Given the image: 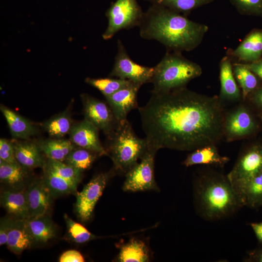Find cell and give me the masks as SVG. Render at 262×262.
Wrapping results in <instances>:
<instances>
[{"label": "cell", "mask_w": 262, "mask_h": 262, "mask_svg": "<svg viewBox=\"0 0 262 262\" xmlns=\"http://www.w3.org/2000/svg\"><path fill=\"white\" fill-rule=\"evenodd\" d=\"M228 55L238 63H250L262 57V30L250 32L234 49H229Z\"/></svg>", "instance_id": "cell-17"}, {"label": "cell", "mask_w": 262, "mask_h": 262, "mask_svg": "<svg viewBox=\"0 0 262 262\" xmlns=\"http://www.w3.org/2000/svg\"><path fill=\"white\" fill-rule=\"evenodd\" d=\"M68 233L71 239L77 244H83L93 240L96 236L84 227L71 219L67 214L64 215Z\"/></svg>", "instance_id": "cell-34"}, {"label": "cell", "mask_w": 262, "mask_h": 262, "mask_svg": "<svg viewBox=\"0 0 262 262\" xmlns=\"http://www.w3.org/2000/svg\"><path fill=\"white\" fill-rule=\"evenodd\" d=\"M98 131L92 123L84 118L73 125L69 133V140L76 147L94 151L100 156L108 155L100 141Z\"/></svg>", "instance_id": "cell-14"}, {"label": "cell", "mask_w": 262, "mask_h": 262, "mask_svg": "<svg viewBox=\"0 0 262 262\" xmlns=\"http://www.w3.org/2000/svg\"><path fill=\"white\" fill-rule=\"evenodd\" d=\"M234 77L242 90V96L245 99L258 86L257 76L244 63H232Z\"/></svg>", "instance_id": "cell-29"}, {"label": "cell", "mask_w": 262, "mask_h": 262, "mask_svg": "<svg viewBox=\"0 0 262 262\" xmlns=\"http://www.w3.org/2000/svg\"><path fill=\"white\" fill-rule=\"evenodd\" d=\"M98 156L100 155L94 151L76 147L64 162L82 172L91 166Z\"/></svg>", "instance_id": "cell-31"}, {"label": "cell", "mask_w": 262, "mask_h": 262, "mask_svg": "<svg viewBox=\"0 0 262 262\" xmlns=\"http://www.w3.org/2000/svg\"><path fill=\"white\" fill-rule=\"evenodd\" d=\"M14 219L4 217L0 220V246L6 244L8 235L10 230Z\"/></svg>", "instance_id": "cell-37"}, {"label": "cell", "mask_w": 262, "mask_h": 262, "mask_svg": "<svg viewBox=\"0 0 262 262\" xmlns=\"http://www.w3.org/2000/svg\"><path fill=\"white\" fill-rule=\"evenodd\" d=\"M151 94L147 103L138 108L150 149L193 151L216 144L224 135L225 115L219 97L186 87Z\"/></svg>", "instance_id": "cell-1"}, {"label": "cell", "mask_w": 262, "mask_h": 262, "mask_svg": "<svg viewBox=\"0 0 262 262\" xmlns=\"http://www.w3.org/2000/svg\"><path fill=\"white\" fill-rule=\"evenodd\" d=\"M202 73L201 67L184 57L181 52L166 51L154 66L152 92H166L186 87L190 81L199 77Z\"/></svg>", "instance_id": "cell-4"}, {"label": "cell", "mask_w": 262, "mask_h": 262, "mask_svg": "<svg viewBox=\"0 0 262 262\" xmlns=\"http://www.w3.org/2000/svg\"><path fill=\"white\" fill-rule=\"evenodd\" d=\"M187 16L192 11L213 2L214 0H143Z\"/></svg>", "instance_id": "cell-30"}, {"label": "cell", "mask_w": 262, "mask_h": 262, "mask_svg": "<svg viewBox=\"0 0 262 262\" xmlns=\"http://www.w3.org/2000/svg\"><path fill=\"white\" fill-rule=\"evenodd\" d=\"M26 219H14L6 245L13 252L20 254L34 243L28 230Z\"/></svg>", "instance_id": "cell-23"}, {"label": "cell", "mask_w": 262, "mask_h": 262, "mask_svg": "<svg viewBox=\"0 0 262 262\" xmlns=\"http://www.w3.org/2000/svg\"><path fill=\"white\" fill-rule=\"evenodd\" d=\"M17 162L28 170L43 167L46 160L37 142L30 141H12Z\"/></svg>", "instance_id": "cell-18"}, {"label": "cell", "mask_w": 262, "mask_h": 262, "mask_svg": "<svg viewBox=\"0 0 262 262\" xmlns=\"http://www.w3.org/2000/svg\"><path fill=\"white\" fill-rule=\"evenodd\" d=\"M198 211L209 220L228 216L244 206L227 175L208 173L201 176L195 186Z\"/></svg>", "instance_id": "cell-3"}, {"label": "cell", "mask_w": 262, "mask_h": 262, "mask_svg": "<svg viewBox=\"0 0 262 262\" xmlns=\"http://www.w3.org/2000/svg\"><path fill=\"white\" fill-rule=\"evenodd\" d=\"M143 39L155 40L167 51H190L198 47L209 27L165 7L151 4L138 27Z\"/></svg>", "instance_id": "cell-2"}, {"label": "cell", "mask_w": 262, "mask_h": 262, "mask_svg": "<svg viewBox=\"0 0 262 262\" xmlns=\"http://www.w3.org/2000/svg\"><path fill=\"white\" fill-rule=\"evenodd\" d=\"M0 110L13 138L27 140L38 133V130L32 123L15 111L2 104H0Z\"/></svg>", "instance_id": "cell-20"}, {"label": "cell", "mask_w": 262, "mask_h": 262, "mask_svg": "<svg viewBox=\"0 0 262 262\" xmlns=\"http://www.w3.org/2000/svg\"><path fill=\"white\" fill-rule=\"evenodd\" d=\"M256 123L248 109L239 106L225 115L223 132L228 141L241 139L255 131Z\"/></svg>", "instance_id": "cell-13"}, {"label": "cell", "mask_w": 262, "mask_h": 262, "mask_svg": "<svg viewBox=\"0 0 262 262\" xmlns=\"http://www.w3.org/2000/svg\"><path fill=\"white\" fill-rule=\"evenodd\" d=\"M241 15L262 16V0H229Z\"/></svg>", "instance_id": "cell-35"}, {"label": "cell", "mask_w": 262, "mask_h": 262, "mask_svg": "<svg viewBox=\"0 0 262 262\" xmlns=\"http://www.w3.org/2000/svg\"><path fill=\"white\" fill-rule=\"evenodd\" d=\"M144 14L137 0H116L106 12L108 23L102 38L109 40L121 30L138 27Z\"/></svg>", "instance_id": "cell-7"}, {"label": "cell", "mask_w": 262, "mask_h": 262, "mask_svg": "<svg viewBox=\"0 0 262 262\" xmlns=\"http://www.w3.org/2000/svg\"><path fill=\"white\" fill-rule=\"evenodd\" d=\"M84 118L102 131L108 137L117 128L118 122L109 105L89 95H81Z\"/></svg>", "instance_id": "cell-12"}, {"label": "cell", "mask_w": 262, "mask_h": 262, "mask_svg": "<svg viewBox=\"0 0 262 262\" xmlns=\"http://www.w3.org/2000/svg\"><path fill=\"white\" fill-rule=\"evenodd\" d=\"M0 204L5 210L16 219L30 218L26 189L5 190L0 195Z\"/></svg>", "instance_id": "cell-21"}, {"label": "cell", "mask_w": 262, "mask_h": 262, "mask_svg": "<svg viewBox=\"0 0 262 262\" xmlns=\"http://www.w3.org/2000/svg\"><path fill=\"white\" fill-rule=\"evenodd\" d=\"M26 222L34 243H45L55 236L56 228L47 214L30 217Z\"/></svg>", "instance_id": "cell-24"}, {"label": "cell", "mask_w": 262, "mask_h": 262, "mask_svg": "<svg viewBox=\"0 0 262 262\" xmlns=\"http://www.w3.org/2000/svg\"><path fill=\"white\" fill-rule=\"evenodd\" d=\"M120 262H146L149 260L148 247L142 241L131 239L120 248L117 257Z\"/></svg>", "instance_id": "cell-27"}, {"label": "cell", "mask_w": 262, "mask_h": 262, "mask_svg": "<svg viewBox=\"0 0 262 262\" xmlns=\"http://www.w3.org/2000/svg\"><path fill=\"white\" fill-rule=\"evenodd\" d=\"M85 82L98 90L105 97L111 96L132 82L127 80L110 77L105 78H86Z\"/></svg>", "instance_id": "cell-32"}, {"label": "cell", "mask_w": 262, "mask_h": 262, "mask_svg": "<svg viewBox=\"0 0 262 262\" xmlns=\"http://www.w3.org/2000/svg\"><path fill=\"white\" fill-rule=\"evenodd\" d=\"M30 217L48 214L51 206V193L43 179L32 182L26 189Z\"/></svg>", "instance_id": "cell-16"}, {"label": "cell", "mask_w": 262, "mask_h": 262, "mask_svg": "<svg viewBox=\"0 0 262 262\" xmlns=\"http://www.w3.org/2000/svg\"><path fill=\"white\" fill-rule=\"evenodd\" d=\"M0 160L9 163H17L16 157L13 143L5 138L0 139Z\"/></svg>", "instance_id": "cell-36"}, {"label": "cell", "mask_w": 262, "mask_h": 262, "mask_svg": "<svg viewBox=\"0 0 262 262\" xmlns=\"http://www.w3.org/2000/svg\"><path fill=\"white\" fill-rule=\"evenodd\" d=\"M245 204L254 209L262 206V171L248 183L245 192Z\"/></svg>", "instance_id": "cell-33"}, {"label": "cell", "mask_w": 262, "mask_h": 262, "mask_svg": "<svg viewBox=\"0 0 262 262\" xmlns=\"http://www.w3.org/2000/svg\"><path fill=\"white\" fill-rule=\"evenodd\" d=\"M219 66L220 99L239 100L242 96L234 76L231 58L228 55L223 57Z\"/></svg>", "instance_id": "cell-19"}, {"label": "cell", "mask_w": 262, "mask_h": 262, "mask_svg": "<svg viewBox=\"0 0 262 262\" xmlns=\"http://www.w3.org/2000/svg\"><path fill=\"white\" fill-rule=\"evenodd\" d=\"M262 171V147L253 146L243 152L238 159L228 177L244 206L245 192L250 180Z\"/></svg>", "instance_id": "cell-8"}, {"label": "cell", "mask_w": 262, "mask_h": 262, "mask_svg": "<svg viewBox=\"0 0 262 262\" xmlns=\"http://www.w3.org/2000/svg\"><path fill=\"white\" fill-rule=\"evenodd\" d=\"M117 47L115 63L109 77L129 80L141 86L151 83L154 67L142 66L134 62L120 39L117 40Z\"/></svg>", "instance_id": "cell-9"}, {"label": "cell", "mask_w": 262, "mask_h": 262, "mask_svg": "<svg viewBox=\"0 0 262 262\" xmlns=\"http://www.w3.org/2000/svg\"><path fill=\"white\" fill-rule=\"evenodd\" d=\"M29 170L16 163H9L0 160V182L12 189H22L28 177Z\"/></svg>", "instance_id": "cell-26"}, {"label": "cell", "mask_w": 262, "mask_h": 262, "mask_svg": "<svg viewBox=\"0 0 262 262\" xmlns=\"http://www.w3.org/2000/svg\"><path fill=\"white\" fill-rule=\"evenodd\" d=\"M252 93L253 101L257 106L262 109V87L257 88Z\"/></svg>", "instance_id": "cell-41"}, {"label": "cell", "mask_w": 262, "mask_h": 262, "mask_svg": "<svg viewBox=\"0 0 262 262\" xmlns=\"http://www.w3.org/2000/svg\"><path fill=\"white\" fill-rule=\"evenodd\" d=\"M141 86L132 82L111 96L105 97L118 122L127 120L129 113L138 108L137 94Z\"/></svg>", "instance_id": "cell-15"}, {"label": "cell", "mask_w": 262, "mask_h": 262, "mask_svg": "<svg viewBox=\"0 0 262 262\" xmlns=\"http://www.w3.org/2000/svg\"><path fill=\"white\" fill-rule=\"evenodd\" d=\"M258 241L262 244V222L251 223L250 224Z\"/></svg>", "instance_id": "cell-42"}, {"label": "cell", "mask_w": 262, "mask_h": 262, "mask_svg": "<svg viewBox=\"0 0 262 262\" xmlns=\"http://www.w3.org/2000/svg\"><path fill=\"white\" fill-rule=\"evenodd\" d=\"M157 151L149 149L133 167L125 174L123 190L127 192L159 191L154 173V158Z\"/></svg>", "instance_id": "cell-10"}, {"label": "cell", "mask_w": 262, "mask_h": 262, "mask_svg": "<svg viewBox=\"0 0 262 262\" xmlns=\"http://www.w3.org/2000/svg\"><path fill=\"white\" fill-rule=\"evenodd\" d=\"M41 151L47 159L64 162L76 146L69 139L61 138L40 140L36 142Z\"/></svg>", "instance_id": "cell-25"}, {"label": "cell", "mask_w": 262, "mask_h": 262, "mask_svg": "<svg viewBox=\"0 0 262 262\" xmlns=\"http://www.w3.org/2000/svg\"><path fill=\"white\" fill-rule=\"evenodd\" d=\"M244 64L262 81V57L255 62Z\"/></svg>", "instance_id": "cell-39"}, {"label": "cell", "mask_w": 262, "mask_h": 262, "mask_svg": "<svg viewBox=\"0 0 262 262\" xmlns=\"http://www.w3.org/2000/svg\"><path fill=\"white\" fill-rule=\"evenodd\" d=\"M43 180L52 196L75 193L82 171L64 162L47 159L42 167Z\"/></svg>", "instance_id": "cell-6"}, {"label": "cell", "mask_w": 262, "mask_h": 262, "mask_svg": "<svg viewBox=\"0 0 262 262\" xmlns=\"http://www.w3.org/2000/svg\"><path fill=\"white\" fill-rule=\"evenodd\" d=\"M70 114L67 109L43 123L42 127L54 138H61L69 134L73 126Z\"/></svg>", "instance_id": "cell-28"}, {"label": "cell", "mask_w": 262, "mask_h": 262, "mask_svg": "<svg viewBox=\"0 0 262 262\" xmlns=\"http://www.w3.org/2000/svg\"><path fill=\"white\" fill-rule=\"evenodd\" d=\"M115 172L113 169L109 172L96 175L81 192L76 193V211L82 221H86L91 218L95 206L108 180Z\"/></svg>", "instance_id": "cell-11"}, {"label": "cell", "mask_w": 262, "mask_h": 262, "mask_svg": "<svg viewBox=\"0 0 262 262\" xmlns=\"http://www.w3.org/2000/svg\"><path fill=\"white\" fill-rule=\"evenodd\" d=\"M60 262H83L84 259L81 253L76 250H68L60 257Z\"/></svg>", "instance_id": "cell-38"}, {"label": "cell", "mask_w": 262, "mask_h": 262, "mask_svg": "<svg viewBox=\"0 0 262 262\" xmlns=\"http://www.w3.org/2000/svg\"></svg>", "instance_id": "cell-43"}, {"label": "cell", "mask_w": 262, "mask_h": 262, "mask_svg": "<svg viewBox=\"0 0 262 262\" xmlns=\"http://www.w3.org/2000/svg\"><path fill=\"white\" fill-rule=\"evenodd\" d=\"M108 138L107 152L116 172L125 174L150 149L146 139L141 138L135 134L127 119L119 122Z\"/></svg>", "instance_id": "cell-5"}, {"label": "cell", "mask_w": 262, "mask_h": 262, "mask_svg": "<svg viewBox=\"0 0 262 262\" xmlns=\"http://www.w3.org/2000/svg\"><path fill=\"white\" fill-rule=\"evenodd\" d=\"M229 161V158L219 153L215 144H210L194 150L187 156L182 164L186 167L196 164L223 167Z\"/></svg>", "instance_id": "cell-22"}, {"label": "cell", "mask_w": 262, "mask_h": 262, "mask_svg": "<svg viewBox=\"0 0 262 262\" xmlns=\"http://www.w3.org/2000/svg\"><path fill=\"white\" fill-rule=\"evenodd\" d=\"M245 261L262 262V248L255 249L248 253V257Z\"/></svg>", "instance_id": "cell-40"}]
</instances>
